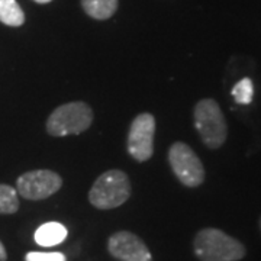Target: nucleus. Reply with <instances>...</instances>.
I'll return each instance as SVG.
<instances>
[{"label": "nucleus", "instance_id": "obj_7", "mask_svg": "<svg viewBox=\"0 0 261 261\" xmlns=\"http://www.w3.org/2000/svg\"><path fill=\"white\" fill-rule=\"evenodd\" d=\"M155 118L148 112L140 113L130 122L126 140V149L132 159L138 163L148 161L154 154Z\"/></svg>", "mask_w": 261, "mask_h": 261}, {"label": "nucleus", "instance_id": "obj_15", "mask_svg": "<svg viewBox=\"0 0 261 261\" xmlns=\"http://www.w3.org/2000/svg\"><path fill=\"white\" fill-rule=\"evenodd\" d=\"M8 260V252H6V248L3 243L0 241V261H6Z\"/></svg>", "mask_w": 261, "mask_h": 261}, {"label": "nucleus", "instance_id": "obj_1", "mask_svg": "<svg viewBox=\"0 0 261 261\" xmlns=\"http://www.w3.org/2000/svg\"><path fill=\"white\" fill-rule=\"evenodd\" d=\"M193 248L200 261H238L245 255L243 244L216 228L200 229L196 233Z\"/></svg>", "mask_w": 261, "mask_h": 261}, {"label": "nucleus", "instance_id": "obj_10", "mask_svg": "<svg viewBox=\"0 0 261 261\" xmlns=\"http://www.w3.org/2000/svg\"><path fill=\"white\" fill-rule=\"evenodd\" d=\"M84 12L96 20L112 18L118 9V0H82Z\"/></svg>", "mask_w": 261, "mask_h": 261}, {"label": "nucleus", "instance_id": "obj_2", "mask_svg": "<svg viewBox=\"0 0 261 261\" xmlns=\"http://www.w3.org/2000/svg\"><path fill=\"white\" fill-rule=\"evenodd\" d=\"M130 181L122 170L112 168L96 178L89 192V200L96 209H115L130 197Z\"/></svg>", "mask_w": 261, "mask_h": 261}, {"label": "nucleus", "instance_id": "obj_16", "mask_svg": "<svg viewBox=\"0 0 261 261\" xmlns=\"http://www.w3.org/2000/svg\"><path fill=\"white\" fill-rule=\"evenodd\" d=\"M34 2H37L39 5H45V3H49V2H53V0H34Z\"/></svg>", "mask_w": 261, "mask_h": 261}, {"label": "nucleus", "instance_id": "obj_5", "mask_svg": "<svg viewBox=\"0 0 261 261\" xmlns=\"http://www.w3.org/2000/svg\"><path fill=\"white\" fill-rule=\"evenodd\" d=\"M168 163L177 180L186 187H197L205 181V167L187 144L177 141L168 149Z\"/></svg>", "mask_w": 261, "mask_h": 261}, {"label": "nucleus", "instance_id": "obj_6", "mask_svg": "<svg viewBox=\"0 0 261 261\" xmlns=\"http://www.w3.org/2000/svg\"><path fill=\"white\" fill-rule=\"evenodd\" d=\"M63 186L61 176L53 170H31L16 180V192L28 200H44L56 195Z\"/></svg>", "mask_w": 261, "mask_h": 261}, {"label": "nucleus", "instance_id": "obj_8", "mask_svg": "<svg viewBox=\"0 0 261 261\" xmlns=\"http://www.w3.org/2000/svg\"><path fill=\"white\" fill-rule=\"evenodd\" d=\"M108 251L119 261H154L147 244L129 231H118L108 240Z\"/></svg>", "mask_w": 261, "mask_h": 261}, {"label": "nucleus", "instance_id": "obj_12", "mask_svg": "<svg viewBox=\"0 0 261 261\" xmlns=\"http://www.w3.org/2000/svg\"><path fill=\"white\" fill-rule=\"evenodd\" d=\"M18 192L12 186L0 185V215H13L19 211Z\"/></svg>", "mask_w": 261, "mask_h": 261}, {"label": "nucleus", "instance_id": "obj_4", "mask_svg": "<svg viewBox=\"0 0 261 261\" xmlns=\"http://www.w3.org/2000/svg\"><path fill=\"white\" fill-rule=\"evenodd\" d=\"M193 119L197 134L207 148H221L228 137V125L221 106L214 99H202L196 103Z\"/></svg>", "mask_w": 261, "mask_h": 261}, {"label": "nucleus", "instance_id": "obj_11", "mask_svg": "<svg viewBox=\"0 0 261 261\" xmlns=\"http://www.w3.org/2000/svg\"><path fill=\"white\" fill-rule=\"evenodd\" d=\"M0 22L13 28L25 23V13L16 0H0Z\"/></svg>", "mask_w": 261, "mask_h": 261}, {"label": "nucleus", "instance_id": "obj_3", "mask_svg": "<svg viewBox=\"0 0 261 261\" xmlns=\"http://www.w3.org/2000/svg\"><path fill=\"white\" fill-rule=\"evenodd\" d=\"M93 109L86 102H70L58 106L48 116L45 128L51 137L79 135L93 123Z\"/></svg>", "mask_w": 261, "mask_h": 261}, {"label": "nucleus", "instance_id": "obj_14", "mask_svg": "<svg viewBox=\"0 0 261 261\" xmlns=\"http://www.w3.org/2000/svg\"><path fill=\"white\" fill-rule=\"evenodd\" d=\"M25 261H67L63 252L31 251L25 255Z\"/></svg>", "mask_w": 261, "mask_h": 261}, {"label": "nucleus", "instance_id": "obj_9", "mask_svg": "<svg viewBox=\"0 0 261 261\" xmlns=\"http://www.w3.org/2000/svg\"><path fill=\"white\" fill-rule=\"evenodd\" d=\"M67 229L60 222H47L41 225L35 232V243L41 247H54L64 243L67 238Z\"/></svg>", "mask_w": 261, "mask_h": 261}, {"label": "nucleus", "instance_id": "obj_13", "mask_svg": "<svg viewBox=\"0 0 261 261\" xmlns=\"http://www.w3.org/2000/svg\"><path fill=\"white\" fill-rule=\"evenodd\" d=\"M232 96L238 105H250L254 96V84L250 77H244L232 87Z\"/></svg>", "mask_w": 261, "mask_h": 261}]
</instances>
